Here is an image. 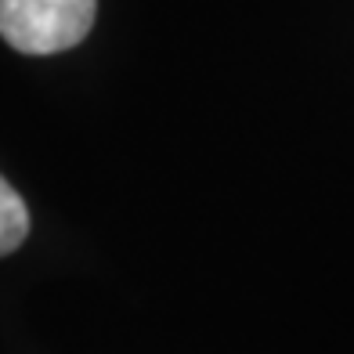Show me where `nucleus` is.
I'll list each match as a JSON object with an SVG mask.
<instances>
[{
    "label": "nucleus",
    "instance_id": "1",
    "mask_svg": "<svg viewBox=\"0 0 354 354\" xmlns=\"http://www.w3.org/2000/svg\"><path fill=\"white\" fill-rule=\"evenodd\" d=\"M98 0H0V37L22 55L69 51L91 33Z\"/></svg>",
    "mask_w": 354,
    "mask_h": 354
},
{
    "label": "nucleus",
    "instance_id": "2",
    "mask_svg": "<svg viewBox=\"0 0 354 354\" xmlns=\"http://www.w3.org/2000/svg\"><path fill=\"white\" fill-rule=\"evenodd\" d=\"M26 235H29V210L19 192L0 177V257L19 250Z\"/></svg>",
    "mask_w": 354,
    "mask_h": 354
}]
</instances>
